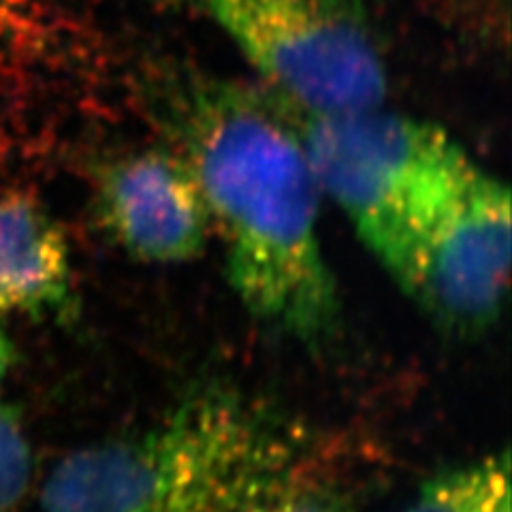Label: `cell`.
Listing matches in <instances>:
<instances>
[{
	"label": "cell",
	"instance_id": "7a4b0ae2",
	"mask_svg": "<svg viewBox=\"0 0 512 512\" xmlns=\"http://www.w3.org/2000/svg\"><path fill=\"white\" fill-rule=\"evenodd\" d=\"M295 440L227 391L188 397L163 421L69 453L41 512H233L291 480Z\"/></svg>",
	"mask_w": 512,
	"mask_h": 512
},
{
	"label": "cell",
	"instance_id": "52a82bcc",
	"mask_svg": "<svg viewBox=\"0 0 512 512\" xmlns=\"http://www.w3.org/2000/svg\"><path fill=\"white\" fill-rule=\"evenodd\" d=\"M71 297V250L60 224L35 197L0 195V314H60Z\"/></svg>",
	"mask_w": 512,
	"mask_h": 512
},
{
	"label": "cell",
	"instance_id": "9c48e42d",
	"mask_svg": "<svg viewBox=\"0 0 512 512\" xmlns=\"http://www.w3.org/2000/svg\"><path fill=\"white\" fill-rule=\"evenodd\" d=\"M30 444L18 412L0 404V512H13L28 489Z\"/></svg>",
	"mask_w": 512,
	"mask_h": 512
},
{
	"label": "cell",
	"instance_id": "3957f363",
	"mask_svg": "<svg viewBox=\"0 0 512 512\" xmlns=\"http://www.w3.org/2000/svg\"><path fill=\"white\" fill-rule=\"evenodd\" d=\"M301 139L320 195L404 286L429 222L474 165L470 156L440 126L382 107L308 118Z\"/></svg>",
	"mask_w": 512,
	"mask_h": 512
},
{
	"label": "cell",
	"instance_id": "7c38bea8",
	"mask_svg": "<svg viewBox=\"0 0 512 512\" xmlns=\"http://www.w3.org/2000/svg\"><path fill=\"white\" fill-rule=\"evenodd\" d=\"M13 18H15V15L11 13L7 0H0V43L7 39L9 30L13 28Z\"/></svg>",
	"mask_w": 512,
	"mask_h": 512
},
{
	"label": "cell",
	"instance_id": "30bf717a",
	"mask_svg": "<svg viewBox=\"0 0 512 512\" xmlns=\"http://www.w3.org/2000/svg\"><path fill=\"white\" fill-rule=\"evenodd\" d=\"M233 512H352V508L342 495H335L329 489L288 480Z\"/></svg>",
	"mask_w": 512,
	"mask_h": 512
},
{
	"label": "cell",
	"instance_id": "8fae6325",
	"mask_svg": "<svg viewBox=\"0 0 512 512\" xmlns=\"http://www.w3.org/2000/svg\"><path fill=\"white\" fill-rule=\"evenodd\" d=\"M11 363H13V346L3 327H0V387H3V382L11 370Z\"/></svg>",
	"mask_w": 512,
	"mask_h": 512
},
{
	"label": "cell",
	"instance_id": "6da1fadb",
	"mask_svg": "<svg viewBox=\"0 0 512 512\" xmlns=\"http://www.w3.org/2000/svg\"><path fill=\"white\" fill-rule=\"evenodd\" d=\"M184 143L239 299L265 323L316 338L335 320L338 295L301 135L254 96L212 86L188 105Z\"/></svg>",
	"mask_w": 512,
	"mask_h": 512
},
{
	"label": "cell",
	"instance_id": "5b68a950",
	"mask_svg": "<svg viewBox=\"0 0 512 512\" xmlns=\"http://www.w3.org/2000/svg\"><path fill=\"white\" fill-rule=\"evenodd\" d=\"M510 259V190L474 163L429 222L402 288L444 329L474 335L504 308Z\"/></svg>",
	"mask_w": 512,
	"mask_h": 512
},
{
	"label": "cell",
	"instance_id": "ba28073f",
	"mask_svg": "<svg viewBox=\"0 0 512 512\" xmlns=\"http://www.w3.org/2000/svg\"><path fill=\"white\" fill-rule=\"evenodd\" d=\"M402 512H510L508 451L427 480Z\"/></svg>",
	"mask_w": 512,
	"mask_h": 512
},
{
	"label": "cell",
	"instance_id": "8992f818",
	"mask_svg": "<svg viewBox=\"0 0 512 512\" xmlns=\"http://www.w3.org/2000/svg\"><path fill=\"white\" fill-rule=\"evenodd\" d=\"M101 218L139 261L186 263L212 235V218L195 173L180 156L146 150L111 167L101 184Z\"/></svg>",
	"mask_w": 512,
	"mask_h": 512
},
{
	"label": "cell",
	"instance_id": "4fadbf2b",
	"mask_svg": "<svg viewBox=\"0 0 512 512\" xmlns=\"http://www.w3.org/2000/svg\"><path fill=\"white\" fill-rule=\"evenodd\" d=\"M165 3H175V0H165Z\"/></svg>",
	"mask_w": 512,
	"mask_h": 512
},
{
	"label": "cell",
	"instance_id": "277c9868",
	"mask_svg": "<svg viewBox=\"0 0 512 512\" xmlns=\"http://www.w3.org/2000/svg\"><path fill=\"white\" fill-rule=\"evenodd\" d=\"M207 9L308 118L384 105L387 67L355 0H207Z\"/></svg>",
	"mask_w": 512,
	"mask_h": 512
}]
</instances>
